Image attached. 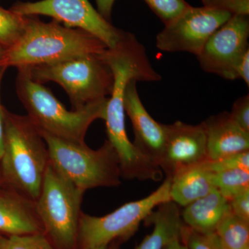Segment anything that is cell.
<instances>
[{"label":"cell","mask_w":249,"mask_h":249,"mask_svg":"<svg viewBox=\"0 0 249 249\" xmlns=\"http://www.w3.org/2000/svg\"><path fill=\"white\" fill-rule=\"evenodd\" d=\"M213 178L216 189L228 200L249 188V170H226L214 173Z\"/></svg>","instance_id":"obj_19"},{"label":"cell","mask_w":249,"mask_h":249,"mask_svg":"<svg viewBox=\"0 0 249 249\" xmlns=\"http://www.w3.org/2000/svg\"><path fill=\"white\" fill-rule=\"evenodd\" d=\"M40 133L48 149L49 163L78 188L86 191L121 184L119 158L109 141L106 140L98 150H93L85 142H68Z\"/></svg>","instance_id":"obj_4"},{"label":"cell","mask_w":249,"mask_h":249,"mask_svg":"<svg viewBox=\"0 0 249 249\" xmlns=\"http://www.w3.org/2000/svg\"><path fill=\"white\" fill-rule=\"evenodd\" d=\"M85 193L49 163L36 204L44 233L55 249H78V224Z\"/></svg>","instance_id":"obj_5"},{"label":"cell","mask_w":249,"mask_h":249,"mask_svg":"<svg viewBox=\"0 0 249 249\" xmlns=\"http://www.w3.org/2000/svg\"><path fill=\"white\" fill-rule=\"evenodd\" d=\"M232 15L227 11L190 5L157 36L156 46L162 52H188L197 55L213 33Z\"/></svg>","instance_id":"obj_9"},{"label":"cell","mask_w":249,"mask_h":249,"mask_svg":"<svg viewBox=\"0 0 249 249\" xmlns=\"http://www.w3.org/2000/svg\"><path fill=\"white\" fill-rule=\"evenodd\" d=\"M22 36L6 49L0 67L17 69L50 65L70 59L102 54L107 47L103 42L81 29L62 26L53 20L45 23L27 16Z\"/></svg>","instance_id":"obj_1"},{"label":"cell","mask_w":249,"mask_h":249,"mask_svg":"<svg viewBox=\"0 0 249 249\" xmlns=\"http://www.w3.org/2000/svg\"><path fill=\"white\" fill-rule=\"evenodd\" d=\"M22 16H49L65 27L81 29L97 37L107 48L121 40L124 31L112 25L88 0H41L17 2L10 9Z\"/></svg>","instance_id":"obj_8"},{"label":"cell","mask_w":249,"mask_h":249,"mask_svg":"<svg viewBox=\"0 0 249 249\" xmlns=\"http://www.w3.org/2000/svg\"><path fill=\"white\" fill-rule=\"evenodd\" d=\"M163 24H167L190 6L185 0H144Z\"/></svg>","instance_id":"obj_23"},{"label":"cell","mask_w":249,"mask_h":249,"mask_svg":"<svg viewBox=\"0 0 249 249\" xmlns=\"http://www.w3.org/2000/svg\"><path fill=\"white\" fill-rule=\"evenodd\" d=\"M203 164L206 169L213 173H220L235 168L249 170V150L228 156L220 160H207L203 162Z\"/></svg>","instance_id":"obj_24"},{"label":"cell","mask_w":249,"mask_h":249,"mask_svg":"<svg viewBox=\"0 0 249 249\" xmlns=\"http://www.w3.org/2000/svg\"><path fill=\"white\" fill-rule=\"evenodd\" d=\"M204 6L227 11L232 16H249V0H201Z\"/></svg>","instance_id":"obj_25"},{"label":"cell","mask_w":249,"mask_h":249,"mask_svg":"<svg viewBox=\"0 0 249 249\" xmlns=\"http://www.w3.org/2000/svg\"><path fill=\"white\" fill-rule=\"evenodd\" d=\"M237 78L243 80L249 86V49L244 53L236 67Z\"/></svg>","instance_id":"obj_28"},{"label":"cell","mask_w":249,"mask_h":249,"mask_svg":"<svg viewBox=\"0 0 249 249\" xmlns=\"http://www.w3.org/2000/svg\"><path fill=\"white\" fill-rule=\"evenodd\" d=\"M0 249H55L43 232L27 235H0Z\"/></svg>","instance_id":"obj_21"},{"label":"cell","mask_w":249,"mask_h":249,"mask_svg":"<svg viewBox=\"0 0 249 249\" xmlns=\"http://www.w3.org/2000/svg\"><path fill=\"white\" fill-rule=\"evenodd\" d=\"M137 83V80H131L126 87L124 100V112L132 122L134 145L160 166L166 138L165 124L156 121L147 112L139 97Z\"/></svg>","instance_id":"obj_12"},{"label":"cell","mask_w":249,"mask_h":249,"mask_svg":"<svg viewBox=\"0 0 249 249\" xmlns=\"http://www.w3.org/2000/svg\"><path fill=\"white\" fill-rule=\"evenodd\" d=\"M214 173L205 168L202 163L193 165L175 174L171 178L170 196L178 206L187 205L215 190Z\"/></svg>","instance_id":"obj_17"},{"label":"cell","mask_w":249,"mask_h":249,"mask_svg":"<svg viewBox=\"0 0 249 249\" xmlns=\"http://www.w3.org/2000/svg\"><path fill=\"white\" fill-rule=\"evenodd\" d=\"M5 50H6V48L0 43V60H1V58H2L3 55H4Z\"/></svg>","instance_id":"obj_33"},{"label":"cell","mask_w":249,"mask_h":249,"mask_svg":"<svg viewBox=\"0 0 249 249\" xmlns=\"http://www.w3.org/2000/svg\"><path fill=\"white\" fill-rule=\"evenodd\" d=\"M16 91L31 122L42 133L68 142L84 143L93 121L105 120L108 98L89 103L77 110H67L53 93L34 81L27 67L18 69Z\"/></svg>","instance_id":"obj_3"},{"label":"cell","mask_w":249,"mask_h":249,"mask_svg":"<svg viewBox=\"0 0 249 249\" xmlns=\"http://www.w3.org/2000/svg\"><path fill=\"white\" fill-rule=\"evenodd\" d=\"M231 118L241 128L249 132V95H245L234 103Z\"/></svg>","instance_id":"obj_26"},{"label":"cell","mask_w":249,"mask_h":249,"mask_svg":"<svg viewBox=\"0 0 249 249\" xmlns=\"http://www.w3.org/2000/svg\"><path fill=\"white\" fill-rule=\"evenodd\" d=\"M232 213L249 222V188L229 199Z\"/></svg>","instance_id":"obj_27"},{"label":"cell","mask_w":249,"mask_h":249,"mask_svg":"<svg viewBox=\"0 0 249 249\" xmlns=\"http://www.w3.org/2000/svg\"><path fill=\"white\" fill-rule=\"evenodd\" d=\"M249 16L233 15L213 33L196 55L201 68L224 79H237L236 67L249 49Z\"/></svg>","instance_id":"obj_10"},{"label":"cell","mask_w":249,"mask_h":249,"mask_svg":"<svg viewBox=\"0 0 249 249\" xmlns=\"http://www.w3.org/2000/svg\"><path fill=\"white\" fill-rule=\"evenodd\" d=\"M3 184H4V181H3L2 177H1V172H0V191L2 189Z\"/></svg>","instance_id":"obj_34"},{"label":"cell","mask_w":249,"mask_h":249,"mask_svg":"<svg viewBox=\"0 0 249 249\" xmlns=\"http://www.w3.org/2000/svg\"><path fill=\"white\" fill-rule=\"evenodd\" d=\"M27 68L34 81L40 84L52 81L60 85L68 95L73 110L109 98L112 91L114 77L101 54Z\"/></svg>","instance_id":"obj_6"},{"label":"cell","mask_w":249,"mask_h":249,"mask_svg":"<svg viewBox=\"0 0 249 249\" xmlns=\"http://www.w3.org/2000/svg\"><path fill=\"white\" fill-rule=\"evenodd\" d=\"M181 240L188 249H222L215 232H201L183 224Z\"/></svg>","instance_id":"obj_22"},{"label":"cell","mask_w":249,"mask_h":249,"mask_svg":"<svg viewBox=\"0 0 249 249\" xmlns=\"http://www.w3.org/2000/svg\"><path fill=\"white\" fill-rule=\"evenodd\" d=\"M230 212L229 200L215 189L185 206L181 216L184 225L193 230L214 232Z\"/></svg>","instance_id":"obj_15"},{"label":"cell","mask_w":249,"mask_h":249,"mask_svg":"<svg viewBox=\"0 0 249 249\" xmlns=\"http://www.w3.org/2000/svg\"><path fill=\"white\" fill-rule=\"evenodd\" d=\"M4 153L0 160L1 177L9 188L36 201L49 163L47 144L27 116L4 107Z\"/></svg>","instance_id":"obj_2"},{"label":"cell","mask_w":249,"mask_h":249,"mask_svg":"<svg viewBox=\"0 0 249 249\" xmlns=\"http://www.w3.org/2000/svg\"><path fill=\"white\" fill-rule=\"evenodd\" d=\"M214 232L222 249H249V222L231 211L219 223Z\"/></svg>","instance_id":"obj_18"},{"label":"cell","mask_w":249,"mask_h":249,"mask_svg":"<svg viewBox=\"0 0 249 249\" xmlns=\"http://www.w3.org/2000/svg\"><path fill=\"white\" fill-rule=\"evenodd\" d=\"M202 124L206 132L208 160H220L248 151L249 132L236 124L229 112L211 116Z\"/></svg>","instance_id":"obj_14"},{"label":"cell","mask_w":249,"mask_h":249,"mask_svg":"<svg viewBox=\"0 0 249 249\" xmlns=\"http://www.w3.org/2000/svg\"><path fill=\"white\" fill-rule=\"evenodd\" d=\"M144 222L145 225H153V231L135 249H164L172 240L181 236L183 227L178 205L172 201L157 206Z\"/></svg>","instance_id":"obj_16"},{"label":"cell","mask_w":249,"mask_h":249,"mask_svg":"<svg viewBox=\"0 0 249 249\" xmlns=\"http://www.w3.org/2000/svg\"><path fill=\"white\" fill-rule=\"evenodd\" d=\"M166 138L160 168L167 178L178 172L207 160L204 124H189L181 121L165 124Z\"/></svg>","instance_id":"obj_11"},{"label":"cell","mask_w":249,"mask_h":249,"mask_svg":"<svg viewBox=\"0 0 249 249\" xmlns=\"http://www.w3.org/2000/svg\"><path fill=\"white\" fill-rule=\"evenodd\" d=\"M171 178L150 196L138 201L124 204L111 213L94 217L81 213L78 224V249H93L109 245L114 241L121 243L129 240L139 225L160 204L171 201Z\"/></svg>","instance_id":"obj_7"},{"label":"cell","mask_w":249,"mask_h":249,"mask_svg":"<svg viewBox=\"0 0 249 249\" xmlns=\"http://www.w3.org/2000/svg\"><path fill=\"white\" fill-rule=\"evenodd\" d=\"M108 246L109 245L102 246V247H97V248H95L93 249H107Z\"/></svg>","instance_id":"obj_35"},{"label":"cell","mask_w":249,"mask_h":249,"mask_svg":"<svg viewBox=\"0 0 249 249\" xmlns=\"http://www.w3.org/2000/svg\"><path fill=\"white\" fill-rule=\"evenodd\" d=\"M121 242L120 241L115 240L111 242L108 246L107 249H120V245Z\"/></svg>","instance_id":"obj_32"},{"label":"cell","mask_w":249,"mask_h":249,"mask_svg":"<svg viewBox=\"0 0 249 249\" xmlns=\"http://www.w3.org/2000/svg\"><path fill=\"white\" fill-rule=\"evenodd\" d=\"M164 249H188L186 246L181 240V236L174 239L168 244Z\"/></svg>","instance_id":"obj_31"},{"label":"cell","mask_w":249,"mask_h":249,"mask_svg":"<svg viewBox=\"0 0 249 249\" xmlns=\"http://www.w3.org/2000/svg\"><path fill=\"white\" fill-rule=\"evenodd\" d=\"M0 232L10 235L43 232L36 201L9 188L0 191Z\"/></svg>","instance_id":"obj_13"},{"label":"cell","mask_w":249,"mask_h":249,"mask_svg":"<svg viewBox=\"0 0 249 249\" xmlns=\"http://www.w3.org/2000/svg\"><path fill=\"white\" fill-rule=\"evenodd\" d=\"M7 68L0 67V160L4 153V107L1 103V86L5 71Z\"/></svg>","instance_id":"obj_29"},{"label":"cell","mask_w":249,"mask_h":249,"mask_svg":"<svg viewBox=\"0 0 249 249\" xmlns=\"http://www.w3.org/2000/svg\"><path fill=\"white\" fill-rule=\"evenodd\" d=\"M96 1L98 12L103 18L109 21L115 0H96Z\"/></svg>","instance_id":"obj_30"},{"label":"cell","mask_w":249,"mask_h":249,"mask_svg":"<svg viewBox=\"0 0 249 249\" xmlns=\"http://www.w3.org/2000/svg\"><path fill=\"white\" fill-rule=\"evenodd\" d=\"M27 16L18 15L0 6V43L7 49L22 36L27 24Z\"/></svg>","instance_id":"obj_20"}]
</instances>
